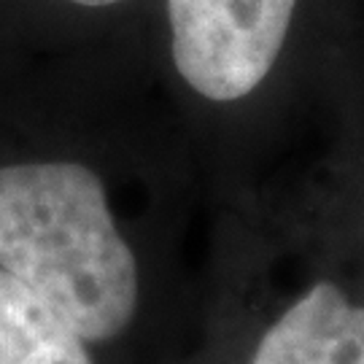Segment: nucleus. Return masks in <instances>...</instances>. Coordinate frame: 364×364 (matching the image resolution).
Returning a JSON list of instances; mask_svg holds the SVG:
<instances>
[{
    "label": "nucleus",
    "mask_w": 364,
    "mask_h": 364,
    "mask_svg": "<svg viewBox=\"0 0 364 364\" xmlns=\"http://www.w3.org/2000/svg\"><path fill=\"white\" fill-rule=\"evenodd\" d=\"M203 332L235 364H364V259L294 170L213 192Z\"/></svg>",
    "instance_id": "nucleus-1"
},
{
    "label": "nucleus",
    "mask_w": 364,
    "mask_h": 364,
    "mask_svg": "<svg viewBox=\"0 0 364 364\" xmlns=\"http://www.w3.org/2000/svg\"><path fill=\"white\" fill-rule=\"evenodd\" d=\"M176 111L213 189L287 151L275 84L299 0H165Z\"/></svg>",
    "instance_id": "nucleus-2"
},
{
    "label": "nucleus",
    "mask_w": 364,
    "mask_h": 364,
    "mask_svg": "<svg viewBox=\"0 0 364 364\" xmlns=\"http://www.w3.org/2000/svg\"><path fill=\"white\" fill-rule=\"evenodd\" d=\"M294 154L302 162L284 159V165L297 173L343 240L364 259V138L332 111Z\"/></svg>",
    "instance_id": "nucleus-3"
},
{
    "label": "nucleus",
    "mask_w": 364,
    "mask_h": 364,
    "mask_svg": "<svg viewBox=\"0 0 364 364\" xmlns=\"http://www.w3.org/2000/svg\"><path fill=\"white\" fill-rule=\"evenodd\" d=\"M0 364H111L19 278L0 270Z\"/></svg>",
    "instance_id": "nucleus-4"
},
{
    "label": "nucleus",
    "mask_w": 364,
    "mask_h": 364,
    "mask_svg": "<svg viewBox=\"0 0 364 364\" xmlns=\"http://www.w3.org/2000/svg\"><path fill=\"white\" fill-rule=\"evenodd\" d=\"M168 364H235V362L230 359V353H227V348L221 343H216L210 335L203 332V338L197 340L189 351H183L181 356L170 359Z\"/></svg>",
    "instance_id": "nucleus-5"
},
{
    "label": "nucleus",
    "mask_w": 364,
    "mask_h": 364,
    "mask_svg": "<svg viewBox=\"0 0 364 364\" xmlns=\"http://www.w3.org/2000/svg\"><path fill=\"white\" fill-rule=\"evenodd\" d=\"M70 6H76V9H90V11H103V9H119V6H124V3H130V0H65Z\"/></svg>",
    "instance_id": "nucleus-6"
}]
</instances>
